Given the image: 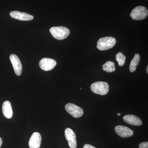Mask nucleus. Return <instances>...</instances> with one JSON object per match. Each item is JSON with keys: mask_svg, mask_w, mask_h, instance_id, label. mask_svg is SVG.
Instances as JSON below:
<instances>
[{"mask_svg": "<svg viewBox=\"0 0 148 148\" xmlns=\"http://www.w3.org/2000/svg\"><path fill=\"white\" fill-rule=\"evenodd\" d=\"M116 61L118 62L119 66H123L125 63L126 57L121 52H118L116 56Z\"/></svg>", "mask_w": 148, "mask_h": 148, "instance_id": "16", "label": "nucleus"}, {"mask_svg": "<svg viewBox=\"0 0 148 148\" xmlns=\"http://www.w3.org/2000/svg\"><path fill=\"white\" fill-rule=\"evenodd\" d=\"M116 42V39L114 37H103L99 39L97 42V47L101 51L108 50L113 47Z\"/></svg>", "mask_w": 148, "mask_h": 148, "instance_id": "1", "label": "nucleus"}, {"mask_svg": "<svg viewBox=\"0 0 148 148\" xmlns=\"http://www.w3.org/2000/svg\"><path fill=\"white\" fill-rule=\"evenodd\" d=\"M10 15L12 18L21 21H30L34 18V16L29 14L17 11L11 12L10 13Z\"/></svg>", "mask_w": 148, "mask_h": 148, "instance_id": "11", "label": "nucleus"}, {"mask_svg": "<svg viewBox=\"0 0 148 148\" xmlns=\"http://www.w3.org/2000/svg\"><path fill=\"white\" fill-rule=\"evenodd\" d=\"M2 140L1 138H0V148H1V146L2 145Z\"/></svg>", "mask_w": 148, "mask_h": 148, "instance_id": "19", "label": "nucleus"}, {"mask_svg": "<svg viewBox=\"0 0 148 148\" xmlns=\"http://www.w3.org/2000/svg\"><path fill=\"white\" fill-rule=\"evenodd\" d=\"M91 91L95 94L104 95L109 92V86L107 82H97L92 83L90 86Z\"/></svg>", "mask_w": 148, "mask_h": 148, "instance_id": "3", "label": "nucleus"}, {"mask_svg": "<svg viewBox=\"0 0 148 148\" xmlns=\"http://www.w3.org/2000/svg\"><path fill=\"white\" fill-rule=\"evenodd\" d=\"M123 120L126 123L134 126H140L143 123L140 118L134 115H126L123 116Z\"/></svg>", "mask_w": 148, "mask_h": 148, "instance_id": "12", "label": "nucleus"}, {"mask_svg": "<svg viewBox=\"0 0 148 148\" xmlns=\"http://www.w3.org/2000/svg\"><path fill=\"white\" fill-rule=\"evenodd\" d=\"M148 15L147 8L143 6H139L133 9L130 16L133 20H141L147 18Z\"/></svg>", "mask_w": 148, "mask_h": 148, "instance_id": "4", "label": "nucleus"}, {"mask_svg": "<svg viewBox=\"0 0 148 148\" xmlns=\"http://www.w3.org/2000/svg\"><path fill=\"white\" fill-rule=\"evenodd\" d=\"M56 65V61L51 58H43L39 62L40 69L46 71L52 70Z\"/></svg>", "mask_w": 148, "mask_h": 148, "instance_id": "7", "label": "nucleus"}, {"mask_svg": "<svg viewBox=\"0 0 148 148\" xmlns=\"http://www.w3.org/2000/svg\"><path fill=\"white\" fill-rule=\"evenodd\" d=\"M139 148H148V142H143L140 143L139 145Z\"/></svg>", "mask_w": 148, "mask_h": 148, "instance_id": "17", "label": "nucleus"}, {"mask_svg": "<svg viewBox=\"0 0 148 148\" xmlns=\"http://www.w3.org/2000/svg\"><path fill=\"white\" fill-rule=\"evenodd\" d=\"M11 62L16 75H21L22 71V65L19 58L15 54H11L10 57Z\"/></svg>", "mask_w": 148, "mask_h": 148, "instance_id": "8", "label": "nucleus"}, {"mask_svg": "<svg viewBox=\"0 0 148 148\" xmlns=\"http://www.w3.org/2000/svg\"><path fill=\"white\" fill-rule=\"evenodd\" d=\"M140 56L139 54H135L130 65L129 70L130 72H135L137 69V66L140 63Z\"/></svg>", "mask_w": 148, "mask_h": 148, "instance_id": "14", "label": "nucleus"}, {"mask_svg": "<svg viewBox=\"0 0 148 148\" xmlns=\"http://www.w3.org/2000/svg\"><path fill=\"white\" fill-rule=\"evenodd\" d=\"M146 71H147V73H148V66H147V69H146Z\"/></svg>", "mask_w": 148, "mask_h": 148, "instance_id": "20", "label": "nucleus"}, {"mask_svg": "<svg viewBox=\"0 0 148 148\" xmlns=\"http://www.w3.org/2000/svg\"><path fill=\"white\" fill-rule=\"evenodd\" d=\"M83 148H96L95 147H93L91 145L86 144L84 146Z\"/></svg>", "mask_w": 148, "mask_h": 148, "instance_id": "18", "label": "nucleus"}, {"mask_svg": "<svg viewBox=\"0 0 148 148\" xmlns=\"http://www.w3.org/2000/svg\"><path fill=\"white\" fill-rule=\"evenodd\" d=\"M115 131L118 135L123 138L131 137L133 135V131L130 128L123 125H117L115 127Z\"/></svg>", "mask_w": 148, "mask_h": 148, "instance_id": "9", "label": "nucleus"}, {"mask_svg": "<svg viewBox=\"0 0 148 148\" xmlns=\"http://www.w3.org/2000/svg\"><path fill=\"white\" fill-rule=\"evenodd\" d=\"M65 135L71 148H76L77 146L76 136L71 129L66 128L65 130Z\"/></svg>", "mask_w": 148, "mask_h": 148, "instance_id": "6", "label": "nucleus"}, {"mask_svg": "<svg viewBox=\"0 0 148 148\" xmlns=\"http://www.w3.org/2000/svg\"><path fill=\"white\" fill-rule=\"evenodd\" d=\"M42 138L40 134L38 132H35L32 134L29 145L30 148H40Z\"/></svg>", "mask_w": 148, "mask_h": 148, "instance_id": "10", "label": "nucleus"}, {"mask_svg": "<svg viewBox=\"0 0 148 148\" xmlns=\"http://www.w3.org/2000/svg\"><path fill=\"white\" fill-rule=\"evenodd\" d=\"M82 89L81 88H80V90H82Z\"/></svg>", "mask_w": 148, "mask_h": 148, "instance_id": "22", "label": "nucleus"}, {"mask_svg": "<svg viewBox=\"0 0 148 148\" xmlns=\"http://www.w3.org/2000/svg\"><path fill=\"white\" fill-rule=\"evenodd\" d=\"M65 109L70 114L75 118L81 117L83 115V110L80 107L73 103L66 104Z\"/></svg>", "mask_w": 148, "mask_h": 148, "instance_id": "5", "label": "nucleus"}, {"mask_svg": "<svg viewBox=\"0 0 148 148\" xmlns=\"http://www.w3.org/2000/svg\"><path fill=\"white\" fill-rule=\"evenodd\" d=\"M49 31L53 38L58 40L65 39L70 33L69 29L64 27H51Z\"/></svg>", "mask_w": 148, "mask_h": 148, "instance_id": "2", "label": "nucleus"}, {"mask_svg": "<svg viewBox=\"0 0 148 148\" xmlns=\"http://www.w3.org/2000/svg\"><path fill=\"white\" fill-rule=\"evenodd\" d=\"M121 114L120 113H118L117 114V115L118 116H120Z\"/></svg>", "mask_w": 148, "mask_h": 148, "instance_id": "21", "label": "nucleus"}, {"mask_svg": "<svg viewBox=\"0 0 148 148\" xmlns=\"http://www.w3.org/2000/svg\"><path fill=\"white\" fill-rule=\"evenodd\" d=\"M2 112L3 114L6 118L10 119L13 116V111L11 104L9 101H5L3 103Z\"/></svg>", "mask_w": 148, "mask_h": 148, "instance_id": "13", "label": "nucleus"}, {"mask_svg": "<svg viewBox=\"0 0 148 148\" xmlns=\"http://www.w3.org/2000/svg\"><path fill=\"white\" fill-rule=\"evenodd\" d=\"M103 69L108 73H112L116 70L114 63L112 61H107L103 65Z\"/></svg>", "mask_w": 148, "mask_h": 148, "instance_id": "15", "label": "nucleus"}]
</instances>
